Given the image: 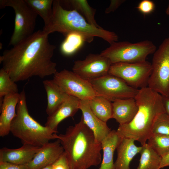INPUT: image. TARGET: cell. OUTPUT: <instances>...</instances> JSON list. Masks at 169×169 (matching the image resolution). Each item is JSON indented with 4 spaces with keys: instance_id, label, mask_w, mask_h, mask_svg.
I'll return each mask as SVG.
<instances>
[{
    "instance_id": "1",
    "label": "cell",
    "mask_w": 169,
    "mask_h": 169,
    "mask_svg": "<svg viewBox=\"0 0 169 169\" xmlns=\"http://www.w3.org/2000/svg\"><path fill=\"white\" fill-rule=\"evenodd\" d=\"M49 35L38 30L0 56L2 68L15 82L33 76L44 78L57 72V64L52 60L56 47L49 42Z\"/></svg>"
},
{
    "instance_id": "2",
    "label": "cell",
    "mask_w": 169,
    "mask_h": 169,
    "mask_svg": "<svg viewBox=\"0 0 169 169\" xmlns=\"http://www.w3.org/2000/svg\"><path fill=\"white\" fill-rule=\"evenodd\" d=\"M55 137L60 141L72 169H88L101 163V144L96 141L82 116L78 123L69 126L64 134H56Z\"/></svg>"
},
{
    "instance_id": "3",
    "label": "cell",
    "mask_w": 169,
    "mask_h": 169,
    "mask_svg": "<svg viewBox=\"0 0 169 169\" xmlns=\"http://www.w3.org/2000/svg\"><path fill=\"white\" fill-rule=\"evenodd\" d=\"M135 99L136 115L130 122L119 125L116 131L120 137L132 139L143 146L151 135L156 119L165 111L162 96L148 86L139 89Z\"/></svg>"
},
{
    "instance_id": "4",
    "label": "cell",
    "mask_w": 169,
    "mask_h": 169,
    "mask_svg": "<svg viewBox=\"0 0 169 169\" xmlns=\"http://www.w3.org/2000/svg\"><path fill=\"white\" fill-rule=\"evenodd\" d=\"M42 30L48 35L57 32L65 36L71 33H77L82 35L85 41L89 43L92 42L95 37L101 38L110 44L118 41L119 39L118 36L115 32L89 23L76 10L64 9L59 0L53 1L51 17Z\"/></svg>"
},
{
    "instance_id": "5",
    "label": "cell",
    "mask_w": 169,
    "mask_h": 169,
    "mask_svg": "<svg viewBox=\"0 0 169 169\" xmlns=\"http://www.w3.org/2000/svg\"><path fill=\"white\" fill-rule=\"evenodd\" d=\"M16 113L11 125L10 132L23 144L41 147L50 140L56 139L57 132L41 125L30 115L24 89L20 93Z\"/></svg>"
},
{
    "instance_id": "6",
    "label": "cell",
    "mask_w": 169,
    "mask_h": 169,
    "mask_svg": "<svg viewBox=\"0 0 169 169\" xmlns=\"http://www.w3.org/2000/svg\"><path fill=\"white\" fill-rule=\"evenodd\" d=\"M156 47L151 41L146 40L135 43L127 41L115 42L100 53L108 58L111 64L117 63H133L146 61L154 54Z\"/></svg>"
},
{
    "instance_id": "7",
    "label": "cell",
    "mask_w": 169,
    "mask_h": 169,
    "mask_svg": "<svg viewBox=\"0 0 169 169\" xmlns=\"http://www.w3.org/2000/svg\"><path fill=\"white\" fill-rule=\"evenodd\" d=\"M12 8L15 13L14 28L8 44L13 46L34 32L37 14L25 0H0V7Z\"/></svg>"
},
{
    "instance_id": "8",
    "label": "cell",
    "mask_w": 169,
    "mask_h": 169,
    "mask_svg": "<svg viewBox=\"0 0 169 169\" xmlns=\"http://www.w3.org/2000/svg\"><path fill=\"white\" fill-rule=\"evenodd\" d=\"M153 54L148 87L162 96L169 97V35Z\"/></svg>"
},
{
    "instance_id": "9",
    "label": "cell",
    "mask_w": 169,
    "mask_h": 169,
    "mask_svg": "<svg viewBox=\"0 0 169 169\" xmlns=\"http://www.w3.org/2000/svg\"><path fill=\"white\" fill-rule=\"evenodd\" d=\"M151 63L143 62L111 64L109 74L121 79L128 85L139 89L148 86L152 72Z\"/></svg>"
},
{
    "instance_id": "10",
    "label": "cell",
    "mask_w": 169,
    "mask_h": 169,
    "mask_svg": "<svg viewBox=\"0 0 169 169\" xmlns=\"http://www.w3.org/2000/svg\"><path fill=\"white\" fill-rule=\"evenodd\" d=\"M89 81L97 95L111 102L135 98L139 90L129 86L119 78L109 74Z\"/></svg>"
},
{
    "instance_id": "11",
    "label": "cell",
    "mask_w": 169,
    "mask_h": 169,
    "mask_svg": "<svg viewBox=\"0 0 169 169\" xmlns=\"http://www.w3.org/2000/svg\"><path fill=\"white\" fill-rule=\"evenodd\" d=\"M53 79L69 95L80 100H90L97 95L90 82L73 71H57Z\"/></svg>"
},
{
    "instance_id": "12",
    "label": "cell",
    "mask_w": 169,
    "mask_h": 169,
    "mask_svg": "<svg viewBox=\"0 0 169 169\" xmlns=\"http://www.w3.org/2000/svg\"><path fill=\"white\" fill-rule=\"evenodd\" d=\"M111 63L100 54H90L83 60L74 62L72 71L83 79L89 81L109 74Z\"/></svg>"
},
{
    "instance_id": "13",
    "label": "cell",
    "mask_w": 169,
    "mask_h": 169,
    "mask_svg": "<svg viewBox=\"0 0 169 169\" xmlns=\"http://www.w3.org/2000/svg\"><path fill=\"white\" fill-rule=\"evenodd\" d=\"M60 141L57 139L41 146L33 159L25 164L26 169H41L52 165L64 152Z\"/></svg>"
},
{
    "instance_id": "14",
    "label": "cell",
    "mask_w": 169,
    "mask_h": 169,
    "mask_svg": "<svg viewBox=\"0 0 169 169\" xmlns=\"http://www.w3.org/2000/svg\"><path fill=\"white\" fill-rule=\"evenodd\" d=\"M89 100H80L79 109L82 113L84 121L93 132L96 141L101 143L111 130L104 122L98 118L92 112L89 105Z\"/></svg>"
},
{
    "instance_id": "15",
    "label": "cell",
    "mask_w": 169,
    "mask_h": 169,
    "mask_svg": "<svg viewBox=\"0 0 169 169\" xmlns=\"http://www.w3.org/2000/svg\"><path fill=\"white\" fill-rule=\"evenodd\" d=\"M41 147L25 144L15 149L3 147L0 150V161L18 165L26 164L33 159Z\"/></svg>"
},
{
    "instance_id": "16",
    "label": "cell",
    "mask_w": 169,
    "mask_h": 169,
    "mask_svg": "<svg viewBox=\"0 0 169 169\" xmlns=\"http://www.w3.org/2000/svg\"><path fill=\"white\" fill-rule=\"evenodd\" d=\"M80 101L77 98L69 96L53 113L48 116L45 126L58 132L59 124L66 118L75 114L79 109Z\"/></svg>"
},
{
    "instance_id": "17",
    "label": "cell",
    "mask_w": 169,
    "mask_h": 169,
    "mask_svg": "<svg viewBox=\"0 0 169 169\" xmlns=\"http://www.w3.org/2000/svg\"><path fill=\"white\" fill-rule=\"evenodd\" d=\"M20 93L10 94L3 98L0 105V136L4 137L10 132L12 122L16 115V108Z\"/></svg>"
},
{
    "instance_id": "18",
    "label": "cell",
    "mask_w": 169,
    "mask_h": 169,
    "mask_svg": "<svg viewBox=\"0 0 169 169\" xmlns=\"http://www.w3.org/2000/svg\"><path fill=\"white\" fill-rule=\"evenodd\" d=\"M135 141L131 138H121L116 149L117 157L114 162L115 169H130V162L142 149V146L136 145Z\"/></svg>"
},
{
    "instance_id": "19",
    "label": "cell",
    "mask_w": 169,
    "mask_h": 169,
    "mask_svg": "<svg viewBox=\"0 0 169 169\" xmlns=\"http://www.w3.org/2000/svg\"><path fill=\"white\" fill-rule=\"evenodd\" d=\"M112 118L122 125L131 122L136 115L138 106L135 98L119 99L112 103Z\"/></svg>"
},
{
    "instance_id": "20",
    "label": "cell",
    "mask_w": 169,
    "mask_h": 169,
    "mask_svg": "<svg viewBox=\"0 0 169 169\" xmlns=\"http://www.w3.org/2000/svg\"><path fill=\"white\" fill-rule=\"evenodd\" d=\"M43 82L47 96L46 111L49 116L53 113L69 95L53 79L45 80Z\"/></svg>"
},
{
    "instance_id": "21",
    "label": "cell",
    "mask_w": 169,
    "mask_h": 169,
    "mask_svg": "<svg viewBox=\"0 0 169 169\" xmlns=\"http://www.w3.org/2000/svg\"><path fill=\"white\" fill-rule=\"evenodd\" d=\"M121 139L116 131L112 130L102 141L103 156L99 169H115L113 156Z\"/></svg>"
},
{
    "instance_id": "22",
    "label": "cell",
    "mask_w": 169,
    "mask_h": 169,
    "mask_svg": "<svg viewBox=\"0 0 169 169\" xmlns=\"http://www.w3.org/2000/svg\"><path fill=\"white\" fill-rule=\"evenodd\" d=\"M89 102L91 110L100 120L106 123L112 118L111 102L103 97L96 95L89 100Z\"/></svg>"
},
{
    "instance_id": "23",
    "label": "cell",
    "mask_w": 169,
    "mask_h": 169,
    "mask_svg": "<svg viewBox=\"0 0 169 169\" xmlns=\"http://www.w3.org/2000/svg\"><path fill=\"white\" fill-rule=\"evenodd\" d=\"M141 157L137 169H160L161 157L147 144L142 146Z\"/></svg>"
},
{
    "instance_id": "24",
    "label": "cell",
    "mask_w": 169,
    "mask_h": 169,
    "mask_svg": "<svg viewBox=\"0 0 169 169\" xmlns=\"http://www.w3.org/2000/svg\"><path fill=\"white\" fill-rule=\"evenodd\" d=\"M31 8L43 19L44 26L49 23L53 13V0H25Z\"/></svg>"
},
{
    "instance_id": "25",
    "label": "cell",
    "mask_w": 169,
    "mask_h": 169,
    "mask_svg": "<svg viewBox=\"0 0 169 169\" xmlns=\"http://www.w3.org/2000/svg\"><path fill=\"white\" fill-rule=\"evenodd\" d=\"M65 4L71 6L73 9L77 11L82 14L86 19L87 21L95 27L101 28L97 23L95 18L96 10L91 7L85 0H69L61 1Z\"/></svg>"
},
{
    "instance_id": "26",
    "label": "cell",
    "mask_w": 169,
    "mask_h": 169,
    "mask_svg": "<svg viewBox=\"0 0 169 169\" xmlns=\"http://www.w3.org/2000/svg\"><path fill=\"white\" fill-rule=\"evenodd\" d=\"M65 36L60 46L61 52L65 55L69 56L74 54L85 41L84 37L77 33H71Z\"/></svg>"
},
{
    "instance_id": "27",
    "label": "cell",
    "mask_w": 169,
    "mask_h": 169,
    "mask_svg": "<svg viewBox=\"0 0 169 169\" xmlns=\"http://www.w3.org/2000/svg\"><path fill=\"white\" fill-rule=\"evenodd\" d=\"M147 144L159 156L162 157L169 152V136L152 133Z\"/></svg>"
},
{
    "instance_id": "28",
    "label": "cell",
    "mask_w": 169,
    "mask_h": 169,
    "mask_svg": "<svg viewBox=\"0 0 169 169\" xmlns=\"http://www.w3.org/2000/svg\"><path fill=\"white\" fill-rule=\"evenodd\" d=\"M16 82L9 74L2 68L0 70V102L3 97L10 94L18 93V88Z\"/></svg>"
},
{
    "instance_id": "29",
    "label": "cell",
    "mask_w": 169,
    "mask_h": 169,
    "mask_svg": "<svg viewBox=\"0 0 169 169\" xmlns=\"http://www.w3.org/2000/svg\"><path fill=\"white\" fill-rule=\"evenodd\" d=\"M152 133L169 136V116L166 113L160 114L156 119L153 126Z\"/></svg>"
},
{
    "instance_id": "30",
    "label": "cell",
    "mask_w": 169,
    "mask_h": 169,
    "mask_svg": "<svg viewBox=\"0 0 169 169\" xmlns=\"http://www.w3.org/2000/svg\"><path fill=\"white\" fill-rule=\"evenodd\" d=\"M51 169H72L69 161L64 151L51 165Z\"/></svg>"
},
{
    "instance_id": "31",
    "label": "cell",
    "mask_w": 169,
    "mask_h": 169,
    "mask_svg": "<svg viewBox=\"0 0 169 169\" xmlns=\"http://www.w3.org/2000/svg\"><path fill=\"white\" fill-rule=\"evenodd\" d=\"M155 5L154 2L150 0H143L138 4L137 8L144 15H147L154 11Z\"/></svg>"
},
{
    "instance_id": "32",
    "label": "cell",
    "mask_w": 169,
    "mask_h": 169,
    "mask_svg": "<svg viewBox=\"0 0 169 169\" xmlns=\"http://www.w3.org/2000/svg\"><path fill=\"white\" fill-rule=\"evenodd\" d=\"M125 0H111L109 6L105 10V13L108 14L116 10L123 3Z\"/></svg>"
},
{
    "instance_id": "33",
    "label": "cell",
    "mask_w": 169,
    "mask_h": 169,
    "mask_svg": "<svg viewBox=\"0 0 169 169\" xmlns=\"http://www.w3.org/2000/svg\"><path fill=\"white\" fill-rule=\"evenodd\" d=\"M0 169H26L24 165H21L0 161Z\"/></svg>"
},
{
    "instance_id": "34",
    "label": "cell",
    "mask_w": 169,
    "mask_h": 169,
    "mask_svg": "<svg viewBox=\"0 0 169 169\" xmlns=\"http://www.w3.org/2000/svg\"><path fill=\"white\" fill-rule=\"evenodd\" d=\"M167 166H169V152L165 155L161 157L160 169Z\"/></svg>"
},
{
    "instance_id": "35",
    "label": "cell",
    "mask_w": 169,
    "mask_h": 169,
    "mask_svg": "<svg viewBox=\"0 0 169 169\" xmlns=\"http://www.w3.org/2000/svg\"><path fill=\"white\" fill-rule=\"evenodd\" d=\"M162 96L165 113L169 116V97Z\"/></svg>"
},
{
    "instance_id": "36",
    "label": "cell",
    "mask_w": 169,
    "mask_h": 169,
    "mask_svg": "<svg viewBox=\"0 0 169 169\" xmlns=\"http://www.w3.org/2000/svg\"><path fill=\"white\" fill-rule=\"evenodd\" d=\"M166 13L167 15L169 16V3L168 6L166 10Z\"/></svg>"
},
{
    "instance_id": "37",
    "label": "cell",
    "mask_w": 169,
    "mask_h": 169,
    "mask_svg": "<svg viewBox=\"0 0 169 169\" xmlns=\"http://www.w3.org/2000/svg\"><path fill=\"white\" fill-rule=\"evenodd\" d=\"M51 165L48 166L41 169H51Z\"/></svg>"
}]
</instances>
